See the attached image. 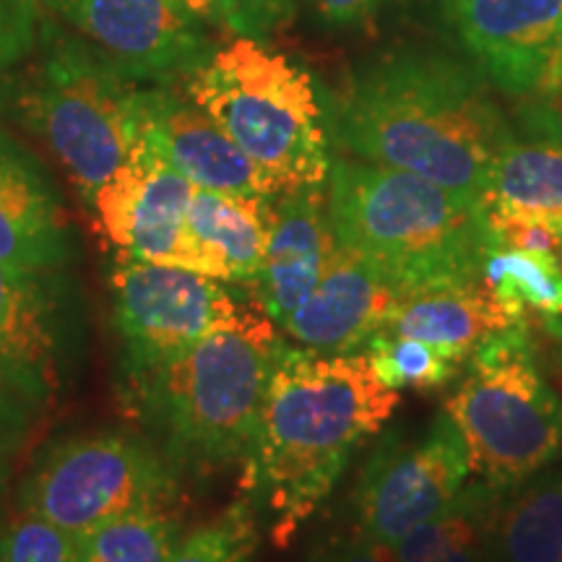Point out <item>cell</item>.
I'll use <instances>...</instances> for the list:
<instances>
[{
  "label": "cell",
  "instance_id": "obj_24",
  "mask_svg": "<svg viewBox=\"0 0 562 562\" xmlns=\"http://www.w3.org/2000/svg\"><path fill=\"white\" fill-rule=\"evenodd\" d=\"M372 372L391 391H438L459 378L467 360L432 344L381 328L364 344Z\"/></svg>",
  "mask_w": 562,
  "mask_h": 562
},
{
  "label": "cell",
  "instance_id": "obj_10",
  "mask_svg": "<svg viewBox=\"0 0 562 562\" xmlns=\"http://www.w3.org/2000/svg\"><path fill=\"white\" fill-rule=\"evenodd\" d=\"M469 476L467 442L448 412L438 414L414 440L385 435L357 487L360 533L393 547L422 524L451 510Z\"/></svg>",
  "mask_w": 562,
  "mask_h": 562
},
{
  "label": "cell",
  "instance_id": "obj_16",
  "mask_svg": "<svg viewBox=\"0 0 562 562\" xmlns=\"http://www.w3.org/2000/svg\"><path fill=\"white\" fill-rule=\"evenodd\" d=\"M74 258L76 235L53 178L0 128V263L63 271Z\"/></svg>",
  "mask_w": 562,
  "mask_h": 562
},
{
  "label": "cell",
  "instance_id": "obj_36",
  "mask_svg": "<svg viewBox=\"0 0 562 562\" xmlns=\"http://www.w3.org/2000/svg\"><path fill=\"white\" fill-rule=\"evenodd\" d=\"M547 326H550V331L558 336V339H562V315H550V318H547Z\"/></svg>",
  "mask_w": 562,
  "mask_h": 562
},
{
  "label": "cell",
  "instance_id": "obj_2",
  "mask_svg": "<svg viewBox=\"0 0 562 562\" xmlns=\"http://www.w3.org/2000/svg\"><path fill=\"white\" fill-rule=\"evenodd\" d=\"M334 136L370 165L404 170L482 206L513 131L474 70L438 55H396L336 97Z\"/></svg>",
  "mask_w": 562,
  "mask_h": 562
},
{
  "label": "cell",
  "instance_id": "obj_21",
  "mask_svg": "<svg viewBox=\"0 0 562 562\" xmlns=\"http://www.w3.org/2000/svg\"><path fill=\"white\" fill-rule=\"evenodd\" d=\"M482 209L539 216L562 227V138L510 136L490 172Z\"/></svg>",
  "mask_w": 562,
  "mask_h": 562
},
{
  "label": "cell",
  "instance_id": "obj_11",
  "mask_svg": "<svg viewBox=\"0 0 562 562\" xmlns=\"http://www.w3.org/2000/svg\"><path fill=\"white\" fill-rule=\"evenodd\" d=\"M193 193V182L138 136L117 172L97 191L91 206L104 235L123 256L211 277L206 256L188 229Z\"/></svg>",
  "mask_w": 562,
  "mask_h": 562
},
{
  "label": "cell",
  "instance_id": "obj_4",
  "mask_svg": "<svg viewBox=\"0 0 562 562\" xmlns=\"http://www.w3.org/2000/svg\"><path fill=\"white\" fill-rule=\"evenodd\" d=\"M328 216L336 243L396 294L480 281L492 250L482 206L362 159L331 161Z\"/></svg>",
  "mask_w": 562,
  "mask_h": 562
},
{
  "label": "cell",
  "instance_id": "obj_19",
  "mask_svg": "<svg viewBox=\"0 0 562 562\" xmlns=\"http://www.w3.org/2000/svg\"><path fill=\"white\" fill-rule=\"evenodd\" d=\"M518 307L501 300L487 281L396 294L383 328L469 360L487 336L524 323Z\"/></svg>",
  "mask_w": 562,
  "mask_h": 562
},
{
  "label": "cell",
  "instance_id": "obj_20",
  "mask_svg": "<svg viewBox=\"0 0 562 562\" xmlns=\"http://www.w3.org/2000/svg\"><path fill=\"white\" fill-rule=\"evenodd\" d=\"M271 201L195 188L188 209V229L206 256L211 279L258 284L269 237Z\"/></svg>",
  "mask_w": 562,
  "mask_h": 562
},
{
  "label": "cell",
  "instance_id": "obj_9",
  "mask_svg": "<svg viewBox=\"0 0 562 562\" xmlns=\"http://www.w3.org/2000/svg\"><path fill=\"white\" fill-rule=\"evenodd\" d=\"M110 292L123 375L170 362L245 315L216 279L123 252L110 271Z\"/></svg>",
  "mask_w": 562,
  "mask_h": 562
},
{
  "label": "cell",
  "instance_id": "obj_17",
  "mask_svg": "<svg viewBox=\"0 0 562 562\" xmlns=\"http://www.w3.org/2000/svg\"><path fill=\"white\" fill-rule=\"evenodd\" d=\"M336 245L323 186L273 195L263 271L256 290L263 313L279 328L318 286Z\"/></svg>",
  "mask_w": 562,
  "mask_h": 562
},
{
  "label": "cell",
  "instance_id": "obj_34",
  "mask_svg": "<svg viewBox=\"0 0 562 562\" xmlns=\"http://www.w3.org/2000/svg\"><path fill=\"white\" fill-rule=\"evenodd\" d=\"M175 3H178L180 9H186L188 13H193V16H199V19H206V13H203V5H201V0H175Z\"/></svg>",
  "mask_w": 562,
  "mask_h": 562
},
{
  "label": "cell",
  "instance_id": "obj_27",
  "mask_svg": "<svg viewBox=\"0 0 562 562\" xmlns=\"http://www.w3.org/2000/svg\"><path fill=\"white\" fill-rule=\"evenodd\" d=\"M261 544V513L240 495L229 508L180 539L170 562H252Z\"/></svg>",
  "mask_w": 562,
  "mask_h": 562
},
{
  "label": "cell",
  "instance_id": "obj_15",
  "mask_svg": "<svg viewBox=\"0 0 562 562\" xmlns=\"http://www.w3.org/2000/svg\"><path fill=\"white\" fill-rule=\"evenodd\" d=\"M63 271L0 263V362L42 404L58 391L74 347Z\"/></svg>",
  "mask_w": 562,
  "mask_h": 562
},
{
  "label": "cell",
  "instance_id": "obj_8",
  "mask_svg": "<svg viewBox=\"0 0 562 562\" xmlns=\"http://www.w3.org/2000/svg\"><path fill=\"white\" fill-rule=\"evenodd\" d=\"M180 472L149 438L100 430L47 448L24 476L19 505L76 537L123 513L170 505Z\"/></svg>",
  "mask_w": 562,
  "mask_h": 562
},
{
  "label": "cell",
  "instance_id": "obj_3",
  "mask_svg": "<svg viewBox=\"0 0 562 562\" xmlns=\"http://www.w3.org/2000/svg\"><path fill=\"white\" fill-rule=\"evenodd\" d=\"M273 326L245 313L175 360L125 375L128 406L180 476L243 467L284 344Z\"/></svg>",
  "mask_w": 562,
  "mask_h": 562
},
{
  "label": "cell",
  "instance_id": "obj_25",
  "mask_svg": "<svg viewBox=\"0 0 562 562\" xmlns=\"http://www.w3.org/2000/svg\"><path fill=\"white\" fill-rule=\"evenodd\" d=\"M490 492L482 484L463 490L459 503L442 516L422 524L393 544L396 562H476L480 560V513L490 503Z\"/></svg>",
  "mask_w": 562,
  "mask_h": 562
},
{
  "label": "cell",
  "instance_id": "obj_30",
  "mask_svg": "<svg viewBox=\"0 0 562 562\" xmlns=\"http://www.w3.org/2000/svg\"><path fill=\"white\" fill-rule=\"evenodd\" d=\"M42 406L45 404L0 362V453L19 451L37 425Z\"/></svg>",
  "mask_w": 562,
  "mask_h": 562
},
{
  "label": "cell",
  "instance_id": "obj_12",
  "mask_svg": "<svg viewBox=\"0 0 562 562\" xmlns=\"http://www.w3.org/2000/svg\"><path fill=\"white\" fill-rule=\"evenodd\" d=\"M79 32L123 79L167 83L186 79L211 58L193 13L175 0H42Z\"/></svg>",
  "mask_w": 562,
  "mask_h": 562
},
{
  "label": "cell",
  "instance_id": "obj_33",
  "mask_svg": "<svg viewBox=\"0 0 562 562\" xmlns=\"http://www.w3.org/2000/svg\"><path fill=\"white\" fill-rule=\"evenodd\" d=\"M328 26H351L370 19L383 0H307Z\"/></svg>",
  "mask_w": 562,
  "mask_h": 562
},
{
  "label": "cell",
  "instance_id": "obj_6",
  "mask_svg": "<svg viewBox=\"0 0 562 562\" xmlns=\"http://www.w3.org/2000/svg\"><path fill=\"white\" fill-rule=\"evenodd\" d=\"M42 58L16 81V117L45 140L89 203L138 138L136 87L89 42L40 26Z\"/></svg>",
  "mask_w": 562,
  "mask_h": 562
},
{
  "label": "cell",
  "instance_id": "obj_5",
  "mask_svg": "<svg viewBox=\"0 0 562 562\" xmlns=\"http://www.w3.org/2000/svg\"><path fill=\"white\" fill-rule=\"evenodd\" d=\"M186 94L252 159L277 193L323 186L326 117L311 76L258 40L232 45L186 76Z\"/></svg>",
  "mask_w": 562,
  "mask_h": 562
},
{
  "label": "cell",
  "instance_id": "obj_31",
  "mask_svg": "<svg viewBox=\"0 0 562 562\" xmlns=\"http://www.w3.org/2000/svg\"><path fill=\"white\" fill-rule=\"evenodd\" d=\"M42 0H0V74L26 60L40 40Z\"/></svg>",
  "mask_w": 562,
  "mask_h": 562
},
{
  "label": "cell",
  "instance_id": "obj_22",
  "mask_svg": "<svg viewBox=\"0 0 562 562\" xmlns=\"http://www.w3.org/2000/svg\"><path fill=\"white\" fill-rule=\"evenodd\" d=\"M495 539L505 562H562V476L518 490L497 516Z\"/></svg>",
  "mask_w": 562,
  "mask_h": 562
},
{
  "label": "cell",
  "instance_id": "obj_14",
  "mask_svg": "<svg viewBox=\"0 0 562 562\" xmlns=\"http://www.w3.org/2000/svg\"><path fill=\"white\" fill-rule=\"evenodd\" d=\"M136 112L138 136L149 140L195 188L256 201L279 195L248 154L188 94L170 87L138 89Z\"/></svg>",
  "mask_w": 562,
  "mask_h": 562
},
{
  "label": "cell",
  "instance_id": "obj_23",
  "mask_svg": "<svg viewBox=\"0 0 562 562\" xmlns=\"http://www.w3.org/2000/svg\"><path fill=\"white\" fill-rule=\"evenodd\" d=\"M180 521L167 505L110 518L79 537V562H170L180 544Z\"/></svg>",
  "mask_w": 562,
  "mask_h": 562
},
{
  "label": "cell",
  "instance_id": "obj_29",
  "mask_svg": "<svg viewBox=\"0 0 562 562\" xmlns=\"http://www.w3.org/2000/svg\"><path fill=\"white\" fill-rule=\"evenodd\" d=\"M206 19L243 40H266L292 16V0H201Z\"/></svg>",
  "mask_w": 562,
  "mask_h": 562
},
{
  "label": "cell",
  "instance_id": "obj_28",
  "mask_svg": "<svg viewBox=\"0 0 562 562\" xmlns=\"http://www.w3.org/2000/svg\"><path fill=\"white\" fill-rule=\"evenodd\" d=\"M0 562H79V537L21 510L0 537Z\"/></svg>",
  "mask_w": 562,
  "mask_h": 562
},
{
  "label": "cell",
  "instance_id": "obj_26",
  "mask_svg": "<svg viewBox=\"0 0 562 562\" xmlns=\"http://www.w3.org/2000/svg\"><path fill=\"white\" fill-rule=\"evenodd\" d=\"M482 279L501 294V300L524 315L533 311L562 315V266L521 250L492 248L484 261Z\"/></svg>",
  "mask_w": 562,
  "mask_h": 562
},
{
  "label": "cell",
  "instance_id": "obj_35",
  "mask_svg": "<svg viewBox=\"0 0 562 562\" xmlns=\"http://www.w3.org/2000/svg\"><path fill=\"white\" fill-rule=\"evenodd\" d=\"M9 456H3L0 453V495H3V490H5V482H9Z\"/></svg>",
  "mask_w": 562,
  "mask_h": 562
},
{
  "label": "cell",
  "instance_id": "obj_7",
  "mask_svg": "<svg viewBox=\"0 0 562 562\" xmlns=\"http://www.w3.org/2000/svg\"><path fill=\"white\" fill-rule=\"evenodd\" d=\"M446 412L467 442L469 472L490 492L542 472L562 446L560 398L539 372L524 323L472 351Z\"/></svg>",
  "mask_w": 562,
  "mask_h": 562
},
{
  "label": "cell",
  "instance_id": "obj_18",
  "mask_svg": "<svg viewBox=\"0 0 562 562\" xmlns=\"http://www.w3.org/2000/svg\"><path fill=\"white\" fill-rule=\"evenodd\" d=\"M393 300L396 292L385 281L336 245L318 286L281 328L307 349L360 355L364 344L383 328Z\"/></svg>",
  "mask_w": 562,
  "mask_h": 562
},
{
  "label": "cell",
  "instance_id": "obj_32",
  "mask_svg": "<svg viewBox=\"0 0 562 562\" xmlns=\"http://www.w3.org/2000/svg\"><path fill=\"white\" fill-rule=\"evenodd\" d=\"M315 562H396V554H393V547L357 533L355 539L328 547Z\"/></svg>",
  "mask_w": 562,
  "mask_h": 562
},
{
  "label": "cell",
  "instance_id": "obj_1",
  "mask_svg": "<svg viewBox=\"0 0 562 562\" xmlns=\"http://www.w3.org/2000/svg\"><path fill=\"white\" fill-rule=\"evenodd\" d=\"M398 406L364 355H328L281 344L256 435L243 461L240 492L271 521L284 550L331 495L351 451L381 432Z\"/></svg>",
  "mask_w": 562,
  "mask_h": 562
},
{
  "label": "cell",
  "instance_id": "obj_13",
  "mask_svg": "<svg viewBox=\"0 0 562 562\" xmlns=\"http://www.w3.org/2000/svg\"><path fill=\"white\" fill-rule=\"evenodd\" d=\"M480 68L508 94H562V0H440Z\"/></svg>",
  "mask_w": 562,
  "mask_h": 562
}]
</instances>
